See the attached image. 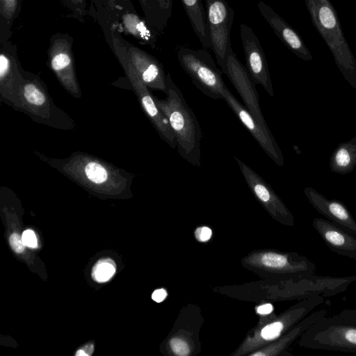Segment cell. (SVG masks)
Segmentation results:
<instances>
[{"label": "cell", "instance_id": "cell-1", "mask_svg": "<svg viewBox=\"0 0 356 356\" xmlns=\"http://www.w3.org/2000/svg\"><path fill=\"white\" fill-rule=\"evenodd\" d=\"M35 155L74 183L95 194L118 196L129 194L134 175L96 156L75 152L63 159Z\"/></svg>", "mask_w": 356, "mask_h": 356}, {"label": "cell", "instance_id": "cell-2", "mask_svg": "<svg viewBox=\"0 0 356 356\" xmlns=\"http://www.w3.org/2000/svg\"><path fill=\"white\" fill-rule=\"evenodd\" d=\"M166 98L154 96L161 111L168 118L174 133L179 154L191 165L201 166L200 143L202 138L199 122L180 89L167 74Z\"/></svg>", "mask_w": 356, "mask_h": 356}, {"label": "cell", "instance_id": "cell-3", "mask_svg": "<svg viewBox=\"0 0 356 356\" xmlns=\"http://www.w3.org/2000/svg\"><path fill=\"white\" fill-rule=\"evenodd\" d=\"M22 81L13 108L27 115L37 123L59 130H74V120L54 104L40 76L22 68Z\"/></svg>", "mask_w": 356, "mask_h": 356}, {"label": "cell", "instance_id": "cell-4", "mask_svg": "<svg viewBox=\"0 0 356 356\" xmlns=\"http://www.w3.org/2000/svg\"><path fill=\"white\" fill-rule=\"evenodd\" d=\"M313 24L325 41L345 80L356 90V60L329 0H305Z\"/></svg>", "mask_w": 356, "mask_h": 356}, {"label": "cell", "instance_id": "cell-5", "mask_svg": "<svg viewBox=\"0 0 356 356\" xmlns=\"http://www.w3.org/2000/svg\"><path fill=\"white\" fill-rule=\"evenodd\" d=\"M111 35L112 48L124 69L143 111L160 138L172 149L177 148L175 137L170 122L158 107L154 96L149 90V88L140 79L134 68L125 47L124 40H122L118 33H115L113 30L111 31Z\"/></svg>", "mask_w": 356, "mask_h": 356}, {"label": "cell", "instance_id": "cell-6", "mask_svg": "<svg viewBox=\"0 0 356 356\" xmlns=\"http://www.w3.org/2000/svg\"><path fill=\"white\" fill-rule=\"evenodd\" d=\"M300 345L314 350L356 353V325L338 314L323 316L302 334Z\"/></svg>", "mask_w": 356, "mask_h": 356}, {"label": "cell", "instance_id": "cell-7", "mask_svg": "<svg viewBox=\"0 0 356 356\" xmlns=\"http://www.w3.org/2000/svg\"><path fill=\"white\" fill-rule=\"evenodd\" d=\"M179 63L191 77L195 86L213 99H222L227 86L220 70L207 49H193L179 46L177 49Z\"/></svg>", "mask_w": 356, "mask_h": 356}, {"label": "cell", "instance_id": "cell-8", "mask_svg": "<svg viewBox=\"0 0 356 356\" xmlns=\"http://www.w3.org/2000/svg\"><path fill=\"white\" fill-rule=\"evenodd\" d=\"M206 16L214 53L221 71L225 66L231 46L230 33L234 12L226 0H204Z\"/></svg>", "mask_w": 356, "mask_h": 356}, {"label": "cell", "instance_id": "cell-9", "mask_svg": "<svg viewBox=\"0 0 356 356\" xmlns=\"http://www.w3.org/2000/svg\"><path fill=\"white\" fill-rule=\"evenodd\" d=\"M48 63L63 88L72 96H82L76 77L72 44L67 35H56L51 39L48 49Z\"/></svg>", "mask_w": 356, "mask_h": 356}, {"label": "cell", "instance_id": "cell-10", "mask_svg": "<svg viewBox=\"0 0 356 356\" xmlns=\"http://www.w3.org/2000/svg\"><path fill=\"white\" fill-rule=\"evenodd\" d=\"M222 72L229 78L250 114L262 126L268 127L261 110L255 83L246 67L237 58L232 46L228 48L225 66Z\"/></svg>", "mask_w": 356, "mask_h": 356}, {"label": "cell", "instance_id": "cell-11", "mask_svg": "<svg viewBox=\"0 0 356 356\" xmlns=\"http://www.w3.org/2000/svg\"><path fill=\"white\" fill-rule=\"evenodd\" d=\"M222 99L251 134L264 152L278 166L284 163V156L270 129L262 126L226 88Z\"/></svg>", "mask_w": 356, "mask_h": 356}, {"label": "cell", "instance_id": "cell-12", "mask_svg": "<svg viewBox=\"0 0 356 356\" xmlns=\"http://www.w3.org/2000/svg\"><path fill=\"white\" fill-rule=\"evenodd\" d=\"M240 35L245 54L246 69L255 85L262 86L273 97L274 92L265 53L252 29L245 24H240Z\"/></svg>", "mask_w": 356, "mask_h": 356}, {"label": "cell", "instance_id": "cell-13", "mask_svg": "<svg viewBox=\"0 0 356 356\" xmlns=\"http://www.w3.org/2000/svg\"><path fill=\"white\" fill-rule=\"evenodd\" d=\"M130 61L136 73L150 89L165 93L167 74L162 64L154 56L124 40Z\"/></svg>", "mask_w": 356, "mask_h": 356}, {"label": "cell", "instance_id": "cell-14", "mask_svg": "<svg viewBox=\"0 0 356 356\" xmlns=\"http://www.w3.org/2000/svg\"><path fill=\"white\" fill-rule=\"evenodd\" d=\"M234 158L238 163L245 183L255 197L272 210L274 213L279 215L286 222L293 224L292 215L276 195L270 185L238 158L235 156Z\"/></svg>", "mask_w": 356, "mask_h": 356}, {"label": "cell", "instance_id": "cell-15", "mask_svg": "<svg viewBox=\"0 0 356 356\" xmlns=\"http://www.w3.org/2000/svg\"><path fill=\"white\" fill-rule=\"evenodd\" d=\"M22 67L18 63L15 51L1 47L0 54V101L13 107L22 81Z\"/></svg>", "mask_w": 356, "mask_h": 356}, {"label": "cell", "instance_id": "cell-16", "mask_svg": "<svg viewBox=\"0 0 356 356\" xmlns=\"http://www.w3.org/2000/svg\"><path fill=\"white\" fill-rule=\"evenodd\" d=\"M304 194L319 213L356 236V220L343 203L327 198L311 186L305 188Z\"/></svg>", "mask_w": 356, "mask_h": 356}, {"label": "cell", "instance_id": "cell-17", "mask_svg": "<svg viewBox=\"0 0 356 356\" xmlns=\"http://www.w3.org/2000/svg\"><path fill=\"white\" fill-rule=\"evenodd\" d=\"M257 6L262 17L288 49L304 60H312V56L302 38L291 26L264 1H258Z\"/></svg>", "mask_w": 356, "mask_h": 356}, {"label": "cell", "instance_id": "cell-18", "mask_svg": "<svg viewBox=\"0 0 356 356\" xmlns=\"http://www.w3.org/2000/svg\"><path fill=\"white\" fill-rule=\"evenodd\" d=\"M312 225L330 250L339 255L355 259L356 236L329 220L315 218Z\"/></svg>", "mask_w": 356, "mask_h": 356}, {"label": "cell", "instance_id": "cell-19", "mask_svg": "<svg viewBox=\"0 0 356 356\" xmlns=\"http://www.w3.org/2000/svg\"><path fill=\"white\" fill-rule=\"evenodd\" d=\"M149 26L157 33L163 34L172 16V0H138Z\"/></svg>", "mask_w": 356, "mask_h": 356}, {"label": "cell", "instance_id": "cell-20", "mask_svg": "<svg viewBox=\"0 0 356 356\" xmlns=\"http://www.w3.org/2000/svg\"><path fill=\"white\" fill-rule=\"evenodd\" d=\"M190 21L193 30L204 49L212 50L210 33L207 25L206 10L202 0H180Z\"/></svg>", "mask_w": 356, "mask_h": 356}, {"label": "cell", "instance_id": "cell-21", "mask_svg": "<svg viewBox=\"0 0 356 356\" xmlns=\"http://www.w3.org/2000/svg\"><path fill=\"white\" fill-rule=\"evenodd\" d=\"M122 27L142 43L155 48L157 33L149 26L145 18L140 17L134 9H126L119 13Z\"/></svg>", "mask_w": 356, "mask_h": 356}, {"label": "cell", "instance_id": "cell-22", "mask_svg": "<svg viewBox=\"0 0 356 356\" xmlns=\"http://www.w3.org/2000/svg\"><path fill=\"white\" fill-rule=\"evenodd\" d=\"M356 167V136L338 145L333 151L329 168L333 172L346 175Z\"/></svg>", "mask_w": 356, "mask_h": 356}, {"label": "cell", "instance_id": "cell-23", "mask_svg": "<svg viewBox=\"0 0 356 356\" xmlns=\"http://www.w3.org/2000/svg\"><path fill=\"white\" fill-rule=\"evenodd\" d=\"M115 264L111 259H103L97 262L92 271L94 280L105 282L109 280L115 273Z\"/></svg>", "mask_w": 356, "mask_h": 356}, {"label": "cell", "instance_id": "cell-24", "mask_svg": "<svg viewBox=\"0 0 356 356\" xmlns=\"http://www.w3.org/2000/svg\"><path fill=\"white\" fill-rule=\"evenodd\" d=\"M18 0H0V15L1 26L5 31L10 28L17 11Z\"/></svg>", "mask_w": 356, "mask_h": 356}, {"label": "cell", "instance_id": "cell-25", "mask_svg": "<svg viewBox=\"0 0 356 356\" xmlns=\"http://www.w3.org/2000/svg\"><path fill=\"white\" fill-rule=\"evenodd\" d=\"M97 6H103L108 11L116 12L118 14L123 10L134 9L130 0H92Z\"/></svg>", "mask_w": 356, "mask_h": 356}, {"label": "cell", "instance_id": "cell-26", "mask_svg": "<svg viewBox=\"0 0 356 356\" xmlns=\"http://www.w3.org/2000/svg\"><path fill=\"white\" fill-rule=\"evenodd\" d=\"M293 322L284 323L282 321H275L264 327L261 332L264 339H273L280 336L284 328L285 325L293 324Z\"/></svg>", "mask_w": 356, "mask_h": 356}, {"label": "cell", "instance_id": "cell-27", "mask_svg": "<svg viewBox=\"0 0 356 356\" xmlns=\"http://www.w3.org/2000/svg\"><path fill=\"white\" fill-rule=\"evenodd\" d=\"M170 346L173 353L177 355L186 356L190 353L187 343L181 339L175 337L170 341Z\"/></svg>", "mask_w": 356, "mask_h": 356}, {"label": "cell", "instance_id": "cell-28", "mask_svg": "<svg viewBox=\"0 0 356 356\" xmlns=\"http://www.w3.org/2000/svg\"><path fill=\"white\" fill-rule=\"evenodd\" d=\"M22 238L25 246L30 248H38L37 238L33 231L31 229L25 230L22 233Z\"/></svg>", "mask_w": 356, "mask_h": 356}, {"label": "cell", "instance_id": "cell-29", "mask_svg": "<svg viewBox=\"0 0 356 356\" xmlns=\"http://www.w3.org/2000/svg\"><path fill=\"white\" fill-rule=\"evenodd\" d=\"M9 243L12 249L16 253H22L24 250V244L22 241V236L17 233H13L9 238Z\"/></svg>", "mask_w": 356, "mask_h": 356}, {"label": "cell", "instance_id": "cell-30", "mask_svg": "<svg viewBox=\"0 0 356 356\" xmlns=\"http://www.w3.org/2000/svg\"><path fill=\"white\" fill-rule=\"evenodd\" d=\"M211 229L207 227L197 228L195 232L196 238L202 242L207 241L211 238Z\"/></svg>", "mask_w": 356, "mask_h": 356}, {"label": "cell", "instance_id": "cell-31", "mask_svg": "<svg viewBox=\"0 0 356 356\" xmlns=\"http://www.w3.org/2000/svg\"><path fill=\"white\" fill-rule=\"evenodd\" d=\"M72 9L78 14L83 15L86 13V0H67Z\"/></svg>", "mask_w": 356, "mask_h": 356}, {"label": "cell", "instance_id": "cell-32", "mask_svg": "<svg viewBox=\"0 0 356 356\" xmlns=\"http://www.w3.org/2000/svg\"><path fill=\"white\" fill-rule=\"evenodd\" d=\"M337 314L344 320L356 325V308L346 309Z\"/></svg>", "mask_w": 356, "mask_h": 356}, {"label": "cell", "instance_id": "cell-33", "mask_svg": "<svg viewBox=\"0 0 356 356\" xmlns=\"http://www.w3.org/2000/svg\"><path fill=\"white\" fill-rule=\"evenodd\" d=\"M167 296V293L165 289H160L155 290L152 295V298L156 302H162Z\"/></svg>", "mask_w": 356, "mask_h": 356}, {"label": "cell", "instance_id": "cell-34", "mask_svg": "<svg viewBox=\"0 0 356 356\" xmlns=\"http://www.w3.org/2000/svg\"><path fill=\"white\" fill-rule=\"evenodd\" d=\"M273 311V306L270 304H265L257 308V312L260 314H268Z\"/></svg>", "mask_w": 356, "mask_h": 356}, {"label": "cell", "instance_id": "cell-35", "mask_svg": "<svg viewBox=\"0 0 356 356\" xmlns=\"http://www.w3.org/2000/svg\"><path fill=\"white\" fill-rule=\"evenodd\" d=\"M93 349L94 347L92 344H88L82 348V350L87 354L88 356L92 355Z\"/></svg>", "mask_w": 356, "mask_h": 356}, {"label": "cell", "instance_id": "cell-36", "mask_svg": "<svg viewBox=\"0 0 356 356\" xmlns=\"http://www.w3.org/2000/svg\"><path fill=\"white\" fill-rule=\"evenodd\" d=\"M75 355L76 356H88L87 354L82 349L79 350Z\"/></svg>", "mask_w": 356, "mask_h": 356}, {"label": "cell", "instance_id": "cell-37", "mask_svg": "<svg viewBox=\"0 0 356 356\" xmlns=\"http://www.w3.org/2000/svg\"><path fill=\"white\" fill-rule=\"evenodd\" d=\"M354 259L355 260V262H356V255H355V259Z\"/></svg>", "mask_w": 356, "mask_h": 356}]
</instances>
